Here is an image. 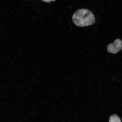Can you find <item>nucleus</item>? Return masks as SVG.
I'll use <instances>...</instances> for the list:
<instances>
[{
	"label": "nucleus",
	"mask_w": 122,
	"mask_h": 122,
	"mask_svg": "<svg viewBox=\"0 0 122 122\" xmlns=\"http://www.w3.org/2000/svg\"><path fill=\"white\" fill-rule=\"evenodd\" d=\"M109 122H121V120L116 114H114L111 117Z\"/></svg>",
	"instance_id": "3"
},
{
	"label": "nucleus",
	"mask_w": 122,
	"mask_h": 122,
	"mask_svg": "<svg viewBox=\"0 0 122 122\" xmlns=\"http://www.w3.org/2000/svg\"><path fill=\"white\" fill-rule=\"evenodd\" d=\"M42 1L47 3H49L51 2V1H55L56 0H41Z\"/></svg>",
	"instance_id": "4"
},
{
	"label": "nucleus",
	"mask_w": 122,
	"mask_h": 122,
	"mask_svg": "<svg viewBox=\"0 0 122 122\" xmlns=\"http://www.w3.org/2000/svg\"><path fill=\"white\" fill-rule=\"evenodd\" d=\"M72 20L76 25L80 27L89 26L95 22L94 14L85 9H80L76 11L73 15Z\"/></svg>",
	"instance_id": "1"
},
{
	"label": "nucleus",
	"mask_w": 122,
	"mask_h": 122,
	"mask_svg": "<svg viewBox=\"0 0 122 122\" xmlns=\"http://www.w3.org/2000/svg\"><path fill=\"white\" fill-rule=\"evenodd\" d=\"M122 49V42L120 39H116L113 43L110 44L107 47L108 52L116 54Z\"/></svg>",
	"instance_id": "2"
}]
</instances>
